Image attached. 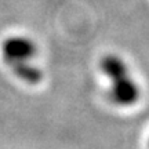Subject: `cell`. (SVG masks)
<instances>
[{
    "instance_id": "cell-3",
    "label": "cell",
    "mask_w": 149,
    "mask_h": 149,
    "mask_svg": "<svg viewBox=\"0 0 149 149\" xmlns=\"http://www.w3.org/2000/svg\"><path fill=\"white\" fill-rule=\"evenodd\" d=\"M11 70L14 72L18 79H21L22 81H25L26 84H39L43 80V70L40 68H37L31 62H21V64H15L10 66Z\"/></svg>"
},
{
    "instance_id": "cell-2",
    "label": "cell",
    "mask_w": 149,
    "mask_h": 149,
    "mask_svg": "<svg viewBox=\"0 0 149 149\" xmlns=\"http://www.w3.org/2000/svg\"><path fill=\"white\" fill-rule=\"evenodd\" d=\"M0 51L6 64L13 66L21 62H31L37 53V47L32 39L26 36H10L1 42Z\"/></svg>"
},
{
    "instance_id": "cell-1",
    "label": "cell",
    "mask_w": 149,
    "mask_h": 149,
    "mask_svg": "<svg viewBox=\"0 0 149 149\" xmlns=\"http://www.w3.org/2000/svg\"><path fill=\"white\" fill-rule=\"evenodd\" d=\"M102 73L111 80V100L119 107H133L139 100V87L134 81L124 61L115 54H108L100 61Z\"/></svg>"
}]
</instances>
